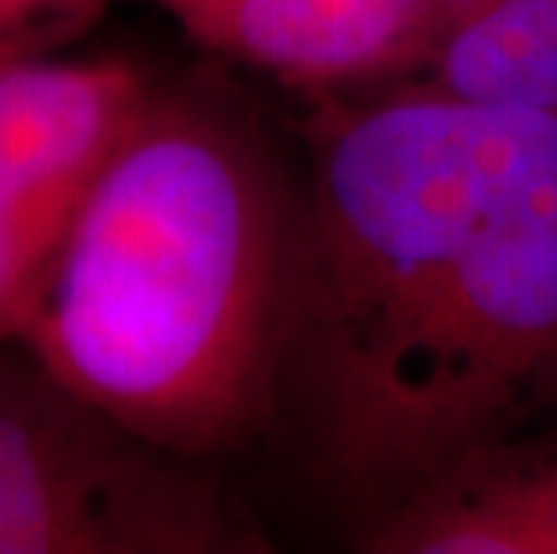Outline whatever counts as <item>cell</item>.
Masks as SVG:
<instances>
[{
	"label": "cell",
	"mask_w": 557,
	"mask_h": 554,
	"mask_svg": "<svg viewBox=\"0 0 557 554\" xmlns=\"http://www.w3.org/2000/svg\"><path fill=\"white\" fill-rule=\"evenodd\" d=\"M270 551L231 471L112 421L0 342V554Z\"/></svg>",
	"instance_id": "3957f363"
},
{
	"label": "cell",
	"mask_w": 557,
	"mask_h": 554,
	"mask_svg": "<svg viewBox=\"0 0 557 554\" xmlns=\"http://www.w3.org/2000/svg\"><path fill=\"white\" fill-rule=\"evenodd\" d=\"M299 213V159L212 69L156 79L90 184L22 346L140 440L259 457Z\"/></svg>",
	"instance_id": "7a4b0ae2"
},
{
	"label": "cell",
	"mask_w": 557,
	"mask_h": 554,
	"mask_svg": "<svg viewBox=\"0 0 557 554\" xmlns=\"http://www.w3.org/2000/svg\"><path fill=\"white\" fill-rule=\"evenodd\" d=\"M159 73L126 54L0 65V342H18L90 184Z\"/></svg>",
	"instance_id": "277c9868"
},
{
	"label": "cell",
	"mask_w": 557,
	"mask_h": 554,
	"mask_svg": "<svg viewBox=\"0 0 557 554\" xmlns=\"http://www.w3.org/2000/svg\"><path fill=\"white\" fill-rule=\"evenodd\" d=\"M468 4H475V0H432V11H429V19H424V29H421V37L429 33L435 22H443V19H449V15H457L460 8H468ZM421 37H418V44H421ZM413 44V47H418ZM413 54V51H410Z\"/></svg>",
	"instance_id": "9c48e42d"
},
{
	"label": "cell",
	"mask_w": 557,
	"mask_h": 554,
	"mask_svg": "<svg viewBox=\"0 0 557 554\" xmlns=\"http://www.w3.org/2000/svg\"><path fill=\"white\" fill-rule=\"evenodd\" d=\"M396 79L557 115V0H475L435 22Z\"/></svg>",
	"instance_id": "52a82bcc"
},
{
	"label": "cell",
	"mask_w": 557,
	"mask_h": 554,
	"mask_svg": "<svg viewBox=\"0 0 557 554\" xmlns=\"http://www.w3.org/2000/svg\"><path fill=\"white\" fill-rule=\"evenodd\" d=\"M112 0H0V65L54 54Z\"/></svg>",
	"instance_id": "ba28073f"
},
{
	"label": "cell",
	"mask_w": 557,
	"mask_h": 554,
	"mask_svg": "<svg viewBox=\"0 0 557 554\" xmlns=\"http://www.w3.org/2000/svg\"><path fill=\"white\" fill-rule=\"evenodd\" d=\"M349 540L374 554H557V426L471 457Z\"/></svg>",
	"instance_id": "8992f818"
},
{
	"label": "cell",
	"mask_w": 557,
	"mask_h": 554,
	"mask_svg": "<svg viewBox=\"0 0 557 554\" xmlns=\"http://www.w3.org/2000/svg\"><path fill=\"white\" fill-rule=\"evenodd\" d=\"M201 51L310 98L393 84L432 0H151Z\"/></svg>",
	"instance_id": "5b68a950"
},
{
	"label": "cell",
	"mask_w": 557,
	"mask_h": 554,
	"mask_svg": "<svg viewBox=\"0 0 557 554\" xmlns=\"http://www.w3.org/2000/svg\"><path fill=\"white\" fill-rule=\"evenodd\" d=\"M557 426V115L421 79L313 98L274 418L349 537Z\"/></svg>",
	"instance_id": "6da1fadb"
}]
</instances>
